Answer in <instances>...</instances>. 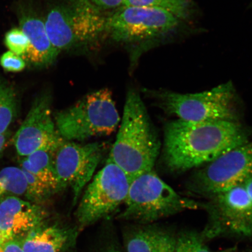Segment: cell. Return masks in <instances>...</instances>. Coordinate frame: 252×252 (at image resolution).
<instances>
[{
	"label": "cell",
	"instance_id": "obj_1",
	"mask_svg": "<svg viewBox=\"0 0 252 252\" xmlns=\"http://www.w3.org/2000/svg\"><path fill=\"white\" fill-rule=\"evenodd\" d=\"M162 160L171 171L182 172L212 161L250 141L238 122H189L176 119L163 130Z\"/></svg>",
	"mask_w": 252,
	"mask_h": 252
},
{
	"label": "cell",
	"instance_id": "obj_29",
	"mask_svg": "<svg viewBox=\"0 0 252 252\" xmlns=\"http://www.w3.org/2000/svg\"><path fill=\"white\" fill-rule=\"evenodd\" d=\"M116 252V251H110V252Z\"/></svg>",
	"mask_w": 252,
	"mask_h": 252
},
{
	"label": "cell",
	"instance_id": "obj_12",
	"mask_svg": "<svg viewBox=\"0 0 252 252\" xmlns=\"http://www.w3.org/2000/svg\"><path fill=\"white\" fill-rule=\"evenodd\" d=\"M57 130L50 92L37 96L15 133L13 142L18 156L26 157L42 149H54L62 140Z\"/></svg>",
	"mask_w": 252,
	"mask_h": 252
},
{
	"label": "cell",
	"instance_id": "obj_16",
	"mask_svg": "<svg viewBox=\"0 0 252 252\" xmlns=\"http://www.w3.org/2000/svg\"><path fill=\"white\" fill-rule=\"evenodd\" d=\"M175 235L168 230L144 227L132 233L126 242L127 252H175Z\"/></svg>",
	"mask_w": 252,
	"mask_h": 252
},
{
	"label": "cell",
	"instance_id": "obj_9",
	"mask_svg": "<svg viewBox=\"0 0 252 252\" xmlns=\"http://www.w3.org/2000/svg\"><path fill=\"white\" fill-rule=\"evenodd\" d=\"M179 23L165 9L122 6L108 17L107 33L118 42H140L171 33Z\"/></svg>",
	"mask_w": 252,
	"mask_h": 252
},
{
	"label": "cell",
	"instance_id": "obj_20",
	"mask_svg": "<svg viewBox=\"0 0 252 252\" xmlns=\"http://www.w3.org/2000/svg\"><path fill=\"white\" fill-rule=\"evenodd\" d=\"M205 241L201 234L193 231L183 232L176 237L175 252H216L210 250ZM217 252H235V251L234 248H232Z\"/></svg>",
	"mask_w": 252,
	"mask_h": 252
},
{
	"label": "cell",
	"instance_id": "obj_15",
	"mask_svg": "<svg viewBox=\"0 0 252 252\" xmlns=\"http://www.w3.org/2000/svg\"><path fill=\"white\" fill-rule=\"evenodd\" d=\"M71 240L69 230L45 221L25 236L22 248L23 252H66Z\"/></svg>",
	"mask_w": 252,
	"mask_h": 252
},
{
	"label": "cell",
	"instance_id": "obj_21",
	"mask_svg": "<svg viewBox=\"0 0 252 252\" xmlns=\"http://www.w3.org/2000/svg\"><path fill=\"white\" fill-rule=\"evenodd\" d=\"M5 45L12 53L23 57L26 54L30 46L28 37L20 28H15L6 33Z\"/></svg>",
	"mask_w": 252,
	"mask_h": 252
},
{
	"label": "cell",
	"instance_id": "obj_30",
	"mask_svg": "<svg viewBox=\"0 0 252 252\" xmlns=\"http://www.w3.org/2000/svg\"><path fill=\"white\" fill-rule=\"evenodd\" d=\"M251 7H252V4H251Z\"/></svg>",
	"mask_w": 252,
	"mask_h": 252
},
{
	"label": "cell",
	"instance_id": "obj_13",
	"mask_svg": "<svg viewBox=\"0 0 252 252\" xmlns=\"http://www.w3.org/2000/svg\"><path fill=\"white\" fill-rule=\"evenodd\" d=\"M47 214L39 204L9 196L0 202V244L23 239L46 221Z\"/></svg>",
	"mask_w": 252,
	"mask_h": 252
},
{
	"label": "cell",
	"instance_id": "obj_27",
	"mask_svg": "<svg viewBox=\"0 0 252 252\" xmlns=\"http://www.w3.org/2000/svg\"><path fill=\"white\" fill-rule=\"evenodd\" d=\"M9 131L4 134L0 135V157L4 153L6 148L7 147L9 137Z\"/></svg>",
	"mask_w": 252,
	"mask_h": 252
},
{
	"label": "cell",
	"instance_id": "obj_28",
	"mask_svg": "<svg viewBox=\"0 0 252 252\" xmlns=\"http://www.w3.org/2000/svg\"><path fill=\"white\" fill-rule=\"evenodd\" d=\"M244 186L252 202V174L245 181Z\"/></svg>",
	"mask_w": 252,
	"mask_h": 252
},
{
	"label": "cell",
	"instance_id": "obj_24",
	"mask_svg": "<svg viewBox=\"0 0 252 252\" xmlns=\"http://www.w3.org/2000/svg\"><path fill=\"white\" fill-rule=\"evenodd\" d=\"M96 7L102 9L119 8L124 5L125 0H90Z\"/></svg>",
	"mask_w": 252,
	"mask_h": 252
},
{
	"label": "cell",
	"instance_id": "obj_11",
	"mask_svg": "<svg viewBox=\"0 0 252 252\" xmlns=\"http://www.w3.org/2000/svg\"><path fill=\"white\" fill-rule=\"evenodd\" d=\"M105 151V145L98 142L82 144L63 139L56 147L53 161L57 178L62 190L71 188L74 203L93 179Z\"/></svg>",
	"mask_w": 252,
	"mask_h": 252
},
{
	"label": "cell",
	"instance_id": "obj_3",
	"mask_svg": "<svg viewBox=\"0 0 252 252\" xmlns=\"http://www.w3.org/2000/svg\"><path fill=\"white\" fill-rule=\"evenodd\" d=\"M168 115L189 122H238L237 96L231 81L213 89L195 94H180L165 90L144 89Z\"/></svg>",
	"mask_w": 252,
	"mask_h": 252
},
{
	"label": "cell",
	"instance_id": "obj_7",
	"mask_svg": "<svg viewBox=\"0 0 252 252\" xmlns=\"http://www.w3.org/2000/svg\"><path fill=\"white\" fill-rule=\"evenodd\" d=\"M130 184L128 175L108 158L83 191L76 213L80 224H92L114 212L125 203Z\"/></svg>",
	"mask_w": 252,
	"mask_h": 252
},
{
	"label": "cell",
	"instance_id": "obj_8",
	"mask_svg": "<svg viewBox=\"0 0 252 252\" xmlns=\"http://www.w3.org/2000/svg\"><path fill=\"white\" fill-rule=\"evenodd\" d=\"M192 176L189 188L208 197L244 185L252 174V142L241 145L207 163Z\"/></svg>",
	"mask_w": 252,
	"mask_h": 252
},
{
	"label": "cell",
	"instance_id": "obj_14",
	"mask_svg": "<svg viewBox=\"0 0 252 252\" xmlns=\"http://www.w3.org/2000/svg\"><path fill=\"white\" fill-rule=\"evenodd\" d=\"M20 25L30 42L29 48L23 57L25 61L39 67L52 65L60 53L47 35L45 21L36 15H24L20 19Z\"/></svg>",
	"mask_w": 252,
	"mask_h": 252
},
{
	"label": "cell",
	"instance_id": "obj_23",
	"mask_svg": "<svg viewBox=\"0 0 252 252\" xmlns=\"http://www.w3.org/2000/svg\"><path fill=\"white\" fill-rule=\"evenodd\" d=\"M0 64L5 71L17 72L24 70L27 66V62L21 56L8 50L0 58Z\"/></svg>",
	"mask_w": 252,
	"mask_h": 252
},
{
	"label": "cell",
	"instance_id": "obj_17",
	"mask_svg": "<svg viewBox=\"0 0 252 252\" xmlns=\"http://www.w3.org/2000/svg\"><path fill=\"white\" fill-rule=\"evenodd\" d=\"M55 148L37 150L26 157H21L19 166L49 185L58 193L62 189L57 178L53 161Z\"/></svg>",
	"mask_w": 252,
	"mask_h": 252
},
{
	"label": "cell",
	"instance_id": "obj_25",
	"mask_svg": "<svg viewBox=\"0 0 252 252\" xmlns=\"http://www.w3.org/2000/svg\"><path fill=\"white\" fill-rule=\"evenodd\" d=\"M22 241L23 239H18L0 244V252H23Z\"/></svg>",
	"mask_w": 252,
	"mask_h": 252
},
{
	"label": "cell",
	"instance_id": "obj_19",
	"mask_svg": "<svg viewBox=\"0 0 252 252\" xmlns=\"http://www.w3.org/2000/svg\"><path fill=\"white\" fill-rule=\"evenodd\" d=\"M18 115V100L14 88L0 80V135L8 132Z\"/></svg>",
	"mask_w": 252,
	"mask_h": 252
},
{
	"label": "cell",
	"instance_id": "obj_26",
	"mask_svg": "<svg viewBox=\"0 0 252 252\" xmlns=\"http://www.w3.org/2000/svg\"><path fill=\"white\" fill-rule=\"evenodd\" d=\"M175 7L181 9L187 14H189V2L188 0H167Z\"/></svg>",
	"mask_w": 252,
	"mask_h": 252
},
{
	"label": "cell",
	"instance_id": "obj_4",
	"mask_svg": "<svg viewBox=\"0 0 252 252\" xmlns=\"http://www.w3.org/2000/svg\"><path fill=\"white\" fill-rule=\"evenodd\" d=\"M47 35L59 53L87 47L107 33L108 17L90 0H65L45 21Z\"/></svg>",
	"mask_w": 252,
	"mask_h": 252
},
{
	"label": "cell",
	"instance_id": "obj_2",
	"mask_svg": "<svg viewBox=\"0 0 252 252\" xmlns=\"http://www.w3.org/2000/svg\"><path fill=\"white\" fill-rule=\"evenodd\" d=\"M160 142L140 94L134 89L126 94L124 113L108 158L127 174L131 181L154 168Z\"/></svg>",
	"mask_w": 252,
	"mask_h": 252
},
{
	"label": "cell",
	"instance_id": "obj_22",
	"mask_svg": "<svg viewBox=\"0 0 252 252\" xmlns=\"http://www.w3.org/2000/svg\"><path fill=\"white\" fill-rule=\"evenodd\" d=\"M125 7L158 8L171 12L179 19H184L188 14L175 7L167 0H125Z\"/></svg>",
	"mask_w": 252,
	"mask_h": 252
},
{
	"label": "cell",
	"instance_id": "obj_18",
	"mask_svg": "<svg viewBox=\"0 0 252 252\" xmlns=\"http://www.w3.org/2000/svg\"><path fill=\"white\" fill-rule=\"evenodd\" d=\"M27 187L26 176L20 166L0 170V202L9 196H25Z\"/></svg>",
	"mask_w": 252,
	"mask_h": 252
},
{
	"label": "cell",
	"instance_id": "obj_10",
	"mask_svg": "<svg viewBox=\"0 0 252 252\" xmlns=\"http://www.w3.org/2000/svg\"><path fill=\"white\" fill-rule=\"evenodd\" d=\"M209 198L204 204L209 215L201 234L205 240L223 235L252 237V202L244 185Z\"/></svg>",
	"mask_w": 252,
	"mask_h": 252
},
{
	"label": "cell",
	"instance_id": "obj_5",
	"mask_svg": "<svg viewBox=\"0 0 252 252\" xmlns=\"http://www.w3.org/2000/svg\"><path fill=\"white\" fill-rule=\"evenodd\" d=\"M53 117L62 139L74 142L111 134L121 121L108 88L87 94L74 105L56 112Z\"/></svg>",
	"mask_w": 252,
	"mask_h": 252
},
{
	"label": "cell",
	"instance_id": "obj_6",
	"mask_svg": "<svg viewBox=\"0 0 252 252\" xmlns=\"http://www.w3.org/2000/svg\"><path fill=\"white\" fill-rule=\"evenodd\" d=\"M121 217L151 222L187 210L204 209V204L183 197L162 180L154 170L131 181Z\"/></svg>",
	"mask_w": 252,
	"mask_h": 252
}]
</instances>
